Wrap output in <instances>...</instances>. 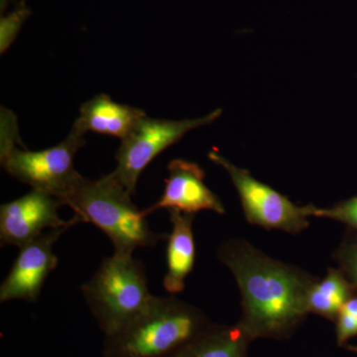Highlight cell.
I'll return each instance as SVG.
<instances>
[{
  "label": "cell",
  "instance_id": "1",
  "mask_svg": "<svg viewBox=\"0 0 357 357\" xmlns=\"http://www.w3.org/2000/svg\"><path fill=\"white\" fill-rule=\"evenodd\" d=\"M218 256L238 285L241 326L248 337L279 335L307 312V293L316 280L302 270L277 261L243 239L223 243Z\"/></svg>",
  "mask_w": 357,
  "mask_h": 357
},
{
  "label": "cell",
  "instance_id": "2",
  "mask_svg": "<svg viewBox=\"0 0 357 357\" xmlns=\"http://www.w3.org/2000/svg\"><path fill=\"white\" fill-rule=\"evenodd\" d=\"M208 330L196 307L174 297H156L137 318L107 337L105 357H174Z\"/></svg>",
  "mask_w": 357,
  "mask_h": 357
},
{
  "label": "cell",
  "instance_id": "3",
  "mask_svg": "<svg viewBox=\"0 0 357 357\" xmlns=\"http://www.w3.org/2000/svg\"><path fill=\"white\" fill-rule=\"evenodd\" d=\"M63 203L81 222L91 223L105 232L114 244L115 255H132L135 249L155 248L168 238L152 230L143 211L112 174L98 180L84 178Z\"/></svg>",
  "mask_w": 357,
  "mask_h": 357
},
{
  "label": "cell",
  "instance_id": "4",
  "mask_svg": "<svg viewBox=\"0 0 357 357\" xmlns=\"http://www.w3.org/2000/svg\"><path fill=\"white\" fill-rule=\"evenodd\" d=\"M18 134L15 116L2 110L0 158L9 175L62 201L83 182L84 178L74 165L77 151L84 145L83 133L72 128L62 142L40 151L16 147Z\"/></svg>",
  "mask_w": 357,
  "mask_h": 357
},
{
  "label": "cell",
  "instance_id": "5",
  "mask_svg": "<svg viewBox=\"0 0 357 357\" xmlns=\"http://www.w3.org/2000/svg\"><path fill=\"white\" fill-rule=\"evenodd\" d=\"M81 289L107 337L137 318L155 298L148 287L144 266L132 255L114 253L105 258Z\"/></svg>",
  "mask_w": 357,
  "mask_h": 357
},
{
  "label": "cell",
  "instance_id": "6",
  "mask_svg": "<svg viewBox=\"0 0 357 357\" xmlns=\"http://www.w3.org/2000/svg\"><path fill=\"white\" fill-rule=\"evenodd\" d=\"M222 112V109H215L206 116L183 121L151 119L144 115L121 140L115 155L117 166L110 174L132 196L141 173L152 160L190 131L217 121Z\"/></svg>",
  "mask_w": 357,
  "mask_h": 357
},
{
  "label": "cell",
  "instance_id": "7",
  "mask_svg": "<svg viewBox=\"0 0 357 357\" xmlns=\"http://www.w3.org/2000/svg\"><path fill=\"white\" fill-rule=\"evenodd\" d=\"M208 159L229 173L249 223L289 234H299L309 227V206H296L287 197L256 180L248 170L234 165L215 150L210 151Z\"/></svg>",
  "mask_w": 357,
  "mask_h": 357
},
{
  "label": "cell",
  "instance_id": "8",
  "mask_svg": "<svg viewBox=\"0 0 357 357\" xmlns=\"http://www.w3.org/2000/svg\"><path fill=\"white\" fill-rule=\"evenodd\" d=\"M62 199L32 189L25 196L2 204L0 208V243L1 246L25 245L45 231L57 227L76 225L81 220L74 215L69 220L59 217Z\"/></svg>",
  "mask_w": 357,
  "mask_h": 357
},
{
  "label": "cell",
  "instance_id": "9",
  "mask_svg": "<svg viewBox=\"0 0 357 357\" xmlns=\"http://www.w3.org/2000/svg\"><path fill=\"white\" fill-rule=\"evenodd\" d=\"M73 227L47 230L34 241L21 246L10 272L2 282L0 302L23 300L34 303L38 300L45 282L58 265L54 245Z\"/></svg>",
  "mask_w": 357,
  "mask_h": 357
},
{
  "label": "cell",
  "instance_id": "10",
  "mask_svg": "<svg viewBox=\"0 0 357 357\" xmlns=\"http://www.w3.org/2000/svg\"><path fill=\"white\" fill-rule=\"evenodd\" d=\"M168 172L161 198L143 211L146 217L161 208L192 215L199 211H213L225 215V206L204 184V172L198 164L182 159L172 160L169 163Z\"/></svg>",
  "mask_w": 357,
  "mask_h": 357
},
{
  "label": "cell",
  "instance_id": "11",
  "mask_svg": "<svg viewBox=\"0 0 357 357\" xmlns=\"http://www.w3.org/2000/svg\"><path fill=\"white\" fill-rule=\"evenodd\" d=\"M144 115L142 109L115 102L102 93L82 105L73 128L84 135L91 131L122 140Z\"/></svg>",
  "mask_w": 357,
  "mask_h": 357
},
{
  "label": "cell",
  "instance_id": "12",
  "mask_svg": "<svg viewBox=\"0 0 357 357\" xmlns=\"http://www.w3.org/2000/svg\"><path fill=\"white\" fill-rule=\"evenodd\" d=\"M172 231L167 244V272L163 285L167 292L176 295L185 288V279L192 271L196 259L192 222L195 215L169 211Z\"/></svg>",
  "mask_w": 357,
  "mask_h": 357
},
{
  "label": "cell",
  "instance_id": "13",
  "mask_svg": "<svg viewBox=\"0 0 357 357\" xmlns=\"http://www.w3.org/2000/svg\"><path fill=\"white\" fill-rule=\"evenodd\" d=\"M248 337L241 326L208 328L174 357H245Z\"/></svg>",
  "mask_w": 357,
  "mask_h": 357
},
{
  "label": "cell",
  "instance_id": "14",
  "mask_svg": "<svg viewBox=\"0 0 357 357\" xmlns=\"http://www.w3.org/2000/svg\"><path fill=\"white\" fill-rule=\"evenodd\" d=\"M356 292L340 269H328L321 281L312 284L307 298V312L328 319H337L342 307Z\"/></svg>",
  "mask_w": 357,
  "mask_h": 357
},
{
  "label": "cell",
  "instance_id": "15",
  "mask_svg": "<svg viewBox=\"0 0 357 357\" xmlns=\"http://www.w3.org/2000/svg\"><path fill=\"white\" fill-rule=\"evenodd\" d=\"M310 217L330 218L345 223L357 232V196L335 204L332 208H319L309 206Z\"/></svg>",
  "mask_w": 357,
  "mask_h": 357
},
{
  "label": "cell",
  "instance_id": "16",
  "mask_svg": "<svg viewBox=\"0 0 357 357\" xmlns=\"http://www.w3.org/2000/svg\"><path fill=\"white\" fill-rule=\"evenodd\" d=\"M30 11L25 6L24 2L20 4L13 13L1 18L0 22V51L1 54L7 51V49L16 39L21 26L24 21L29 17Z\"/></svg>",
  "mask_w": 357,
  "mask_h": 357
},
{
  "label": "cell",
  "instance_id": "17",
  "mask_svg": "<svg viewBox=\"0 0 357 357\" xmlns=\"http://www.w3.org/2000/svg\"><path fill=\"white\" fill-rule=\"evenodd\" d=\"M335 256L340 269L351 282L354 291H357V236L345 239Z\"/></svg>",
  "mask_w": 357,
  "mask_h": 357
},
{
  "label": "cell",
  "instance_id": "18",
  "mask_svg": "<svg viewBox=\"0 0 357 357\" xmlns=\"http://www.w3.org/2000/svg\"><path fill=\"white\" fill-rule=\"evenodd\" d=\"M337 321L338 344H344L349 338L356 337L357 335V317L349 314V312L340 311Z\"/></svg>",
  "mask_w": 357,
  "mask_h": 357
},
{
  "label": "cell",
  "instance_id": "19",
  "mask_svg": "<svg viewBox=\"0 0 357 357\" xmlns=\"http://www.w3.org/2000/svg\"><path fill=\"white\" fill-rule=\"evenodd\" d=\"M342 311L357 317V297H351L347 301L342 307Z\"/></svg>",
  "mask_w": 357,
  "mask_h": 357
},
{
  "label": "cell",
  "instance_id": "20",
  "mask_svg": "<svg viewBox=\"0 0 357 357\" xmlns=\"http://www.w3.org/2000/svg\"><path fill=\"white\" fill-rule=\"evenodd\" d=\"M349 349H351V351L356 352L357 354V347H349Z\"/></svg>",
  "mask_w": 357,
  "mask_h": 357
}]
</instances>
